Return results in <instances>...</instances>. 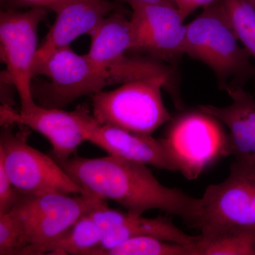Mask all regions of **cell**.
<instances>
[{
  "instance_id": "obj_25",
  "label": "cell",
  "mask_w": 255,
  "mask_h": 255,
  "mask_svg": "<svg viewBox=\"0 0 255 255\" xmlns=\"http://www.w3.org/2000/svg\"><path fill=\"white\" fill-rule=\"evenodd\" d=\"M122 2L127 3L131 8L143 4H159V3H173L172 0H118Z\"/></svg>"
},
{
  "instance_id": "obj_5",
  "label": "cell",
  "mask_w": 255,
  "mask_h": 255,
  "mask_svg": "<svg viewBox=\"0 0 255 255\" xmlns=\"http://www.w3.org/2000/svg\"><path fill=\"white\" fill-rule=\"evenodd\" d=\"M58 191L22 194L9 213L17 221L24 249L21 255H36V250L65 232L82 216L107 205L91 194Z\"/></svg>"
},
{
  "instance_id": "obj_24",
  "label": "cell",
  "mask_w": 255,
  "mask_h": 255,
  "mask_svg": "<svg viewBox=\"0 0 255 255\" xmlns=\"http://www.w3.org/2000/svg\"><path fill=\"white\" fill-rule=\"evenodd\" d=\"M223 0H172L184 20L196 10Z\"/></svg>"
},
{
  "instance_id": "obj_14",
  "label": "cell",
  "mask_w": 255,
  "mask_h": 255,
  "mask_svg": "<svg viewBox=\"0 0 255 255\" xmlns=\"http://www.w3.org/2000/svg\"><path fill=\"white\" fill-rule=\"evenodd\" d=\"M116 9L117 5L109 0H64L52 5L49 10L54 11L56 18L38 47L33 65L55 50L70 46L80 36H91Z\"/></svg>"
},
{
  "instance_id": "obj_6",
  "label": "cell",
  "mask_w": 255,
  "mask_h": 255,
  "mask_svg": "<svg viewBox=\"0 0 255 255\" xmlns=\"http://www.w3.org/2000/svg\"><path fill=\"white\" fill-rule=\"evenodd\" d=\"M162 139L176 171L189 180L231 155L229 135L222 123L199 108L171 119Z\"/></svg>"
},
{
  "instance_id": "obj_22",
  "label": "cell",
  "mask_w": 255,
  "mask_h": 255,
  "mask_svg": "<svg viewBox=\"0 0 255 255\" xmlns=\"http://www.w3.org/2000/svg\"><path fill=\"white\" fill-rule=\"evenodd\" d=\"M20 192L10 180L0 161V213H9L18 200Z\"/></svg>"
},
{
  "instance_id": "obj_16",
  "label": "cell",
  "mask_w": 255,
  "mask_h": 255,
  "mask_svg": "<svg viewBox=\"0 0 255 255\" xmlns=\"http://www.w3.org/2000/svg\"><path fill=\"white\" fill-rule=\"evenodd\" d=\"M91 45L86 57L92 63L105 69L127 68L132 57L126 55L132 50L130 20L122 11H112L91 36Z\"/></svg>"
},
{
  "instance_id": "obj_4",
  "label": "cell",
  "mask_w": 255,
  "mask_h": 255,
  "mask_svg": "<svg viewBox=\"0 0 255 255\" xmlns=\"http://www.w3.org/2000/svg\"><path fill=\"white\" fill-rule=\"evenodd\" d=\"M32 75L33 78L42 75L48 80L38 88L33 87L36 103L62 110L80 97L102 91L106 86L131 80L126 70L100 68L86 55L77 54L70 46L55 50L35 63Z\"/></svg>"
},
{
  "instance_id": "obj_11",
  "label": "cell",
  "mask_w": 255,
  "mask_h": 255,
  "mask_svg": "<svg viewBox=\"0 0 255 255\" xmlns=\"http://www.w3.org/2000/svg\"><path fill=\"white\" fill-rule=\"evenodd\" d=\"M86 141L100 147L109 155L156 168L176 171L162 138L141 135L97 122L83 107L76 108Z\"/></svg>"
},
{
  "instance_id": "obj_3",
  "label": "cell",
  "mask_w": 255,
  "mask_h": 255,
  "mask_svg": "<svg viewBox=\"0 0 255 255\" xmlns=\"http://www.w3.org/2000/svg\"><path fill=\"white\" fill-rule=\"evenodd\" d=\"M191 228L206 238L255 233V158L236 159L226 180L206 188Z\"/></svg>"
},
{
  "instance_id": "obj_21",
  "label": "cell",
  "mask_w": 255,
  "mask_h": 255,
  "mask_svg": "<svg viewBox=\"0 0 255 255\" xmlns=\"http://www.w3.org/2000/svg\"><path fill=\"white\" fill-rule=\"evenodd\" d=\"M24 244L17 221L10 213H0V255H22Z\"/></svg>"
},
{
  "instance_id": "obj_1",
  "label": "cell",
  "mask_w": 255,
  "mask_h": 255,
  "mask_svg": "<svg viewBox=\"0 0 255 255\" xmlns=\"http://www.w3.org/2000/svg\"><path fill=\"white\" fill-rule=\"evenodd\" d=\"M87 194L112 200L134 214L151 209L180 216L191 228L199 199L164 187L147 165L114 156L71 157L58 163Z\"/></svg>"
},
{
  "instance_id": "obj_15",
  "label": "cell",
  "mask_w": 255,
  "mask_h": 255,
  "mask_svg": "<svg viewBox=\"0 0 255 255\" xmlns=\"http://www.w3.org/2000/svg\"><path fill=\"white\" fill-rule=\"evenodd\" d=\"M225 90L232 99L231 105H200L199 108L228 128L231 155L238 159L255 158V97L241 85H228Z\"/></svg>"
},
{
  "instance_id": "obj_8",
  "label": "cell",
  "mask_w": 255,
  "mask_h": 255,
  "mask_svg": "<svg viewBox=\"0 0 255 255\" xmlns=\"http://www.w3.org/2000/svg\"><path fill=\"white\" fill-rule=\"evenodd\" d=\"M0 161L18 191L22 194L58 191L88 194L76 184L53 157L28 145V127L14 132V124L1 125Z\"/></svg>"
},
{
  "instance_id": "obj_23",
  "label": "cell",
  "mask_w": 255,
  "mask_h": 255,
  "mask_svg": "<svg viewBox=\"0 0 255 255\" xmlns=\"http://www.w3.org/2000/svg\"><path fill=\"white\" fill-rule=\"evenodd\" d=\"M3 9H21L24 8L44 7L49 9L52 5L64 0H0Z\"/></svg>"
},
{
  "instance_id": "obj_20",
  "label": "cell",
  "mask_w": 255,
  "mask_h": 255,
  "mask_svg": "<svg viewBox=\"0 0 255 255\" xmlns=\"http://www.w3.org/2000/svg\"><path fill=\"white\" fill-rule=\"evenodd\" d=\"M223 3L238 40L255 59V8L246 0H223Z\"/></svg>"
},
{
  "instance_id": "obj_12",
  "label": "cell",
  "mask_w": 255,
  "mask_h": 255,
  "mask_svg": "<svg viewBox=\"0 0 255 255\" xmlns=\"http://www.w3.org/2000/svg\"><path fill=\"white\" fill-rule=\"evenodd\" d=\"M1 125L17 124L39 132L52 145L53 157L65 162L86 141L85 130L76 110L72 112L62 109L48 108L36 104L26 110H14L1 106Z\"/></svg>"
},
{
  "instance_id": "obj_10",
  "label": "cell",
  "mask_w": 255,
  "mask_h": 255,
  "mask_svg": "<svg viewBox=\"0 0 255 255\" xmlns=\"http://www.w3.org/2000/svg\"><path fill=\"white\" fill-rule=\"evenodd\" d=\"M132 51L142 52L159 61L177 63L184 53L187 24L173 3L132 8Z\"/></svg>"
},
{
  "instance_id": "obj_17",
  "label": "cell",
  "mask_w": 255,
  "mask_h": 255,
  "mask_svg": "<svg viewBox=\"0 0 255 255\" xmlns=\"http://www.w3.org/2000/svg\"><path fill=\"white\" fill-rule=\"evenodd\" d=\"M104 236L103 229L90 214H86L58 237L38 248L36 255H90L100 244Z\"/></svg>"
},
{
  "instance_id": "obj_9",
  "label": "cell",
  "mask_w": 255,
  "mask_h": 255,
  "mask_svg": "<svg viewBox=\"0 0 255 255\" xmlns=\"http://www.w3.org/2000/svg\"><path fill=\"white\" fill-rule=\"evenodd\" d=\"M48 9L34 7L26 11L3 9L0 14V55L6 65L4 73L16 87L21 110L36 105L32 75L38 46V28L46 18Z\"/></svg>"
},
{
  "instance_id": "obj_26",
  "label": "cell",
  "mask_w": 255,
  "mask_h": 255,
  "mask_svg": "<svg viewBox=\"0 0 255 255\" xmlns=\"http://www.w3.org/2000/svg\"><path fill=\"white\" fill-rule=\"evenodd\" d=\"M246 1L255 9V0H246Z\"/></svg>"
},
{
  "instance_id": "obj_19",
  "label": "cell",
  "mask_w": 255,
  "mask_h": 255,
  "mask_svg": "<svg viewBox=\"0 0 255 255\" xmlns=\"http://www.w3.org/2000/svg\"><path fill=\"white\" fill-rule=\"evenodd\" d=\"M102 255H190L187 246L152 237L137 236L105 251Z\"/></svg>"
},
{
  "instance_id": "obj_13",
  "label": "cell",
  "mask_w": 255,
  "mask_h": 255,
  "mask_svg": "<svg viewBox=\"0 0 255 255\" xmlns=\"http://www.w3.org/2000/svg\"><path fill=\"white\" fill-rule=\"evenodd\" d=\"M90 214L105 231L100 244L90 255H102L105 251L137 236H152L179 243L187 246L190 251L198 238L183 232L170 218L165 216L145 218L130 211L110 209L108 205L94 210Z\"/></svg>"
},
{
  "instance_id": "obj_18",
  "label": "cell",
  "mask_w": 255,
  "mask_h": 255,
  "mask_svg": "<svg viewBox=\"0 0 255 255\" xmlns=\"http://www.w3.org/2000/svg\"><path fill=\"white\" fill-rule=\"evenodd\" d=\"M191 255H255V233H226L206 238L199 235Z\"/></svg>"
},
{
  "instance_id": "obj_7",
  "label": "cell",
  "mask_w": 255,
  "mask_h": 255,
  "mask_svg": "<svg viewBox=\"0 0 255 255\" xmlns=\"http://www.w3.org/2000/svg\"><path fill=\"white\" fill-rule=\"evenodd\" d=\"M163 82L136 80L92 95V116L97 122L141 135H151L171 116L162 100Z\"/></svg>"
},
{
  "instance_id": "obj_2",
  "label": "cell",
  "mask_w": 255,
  "mask_h": 255,
  "mask_svg": "<svg viewBox=\"0 0 255 255\" xmlns=\"http://www.w3.org/2000/svg\"><path fill=\"white\" fill-rule=\"evenodd\" d=\"M184 53L209 66L224 90L230 80H234L233 85L243 86L255 78L252 56L240 45L223 0L204 7L187 24Z\"/></svg>"
}]
</instances>
